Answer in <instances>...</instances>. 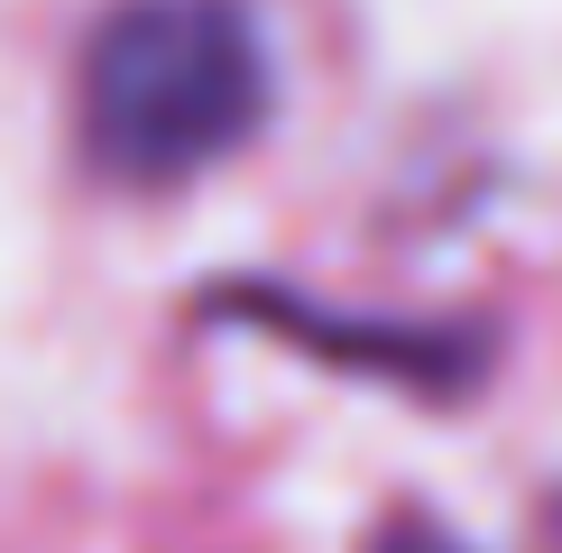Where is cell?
<instances>
[{"mask_svg":"<svg viewBox=\"0 0 562 553\" xmlns=\"http://www.w3.org/2000/svg\"><path fill=\"white\" fill-rule=\"evenodd\" d=\"M277 75L240 0H121L83 46L75 121L111 184H194L268 129Z\"/></svg>","mask_w":562,"mask_h":553,"instance_id":"1","label":"cell"},{"mask_svg":"<svg viewBox=\"0 0 562 553\" xmlns=\"http://www.w3.org/2000/svg\"><path fill=\"white\" fill-rule=\"evenodd\" d=\"M369 553H471V544H461V535H442L434 517H396V526H387V535L369 544Z\"/></svg>","mask_w":562,"mask_h":553,"instance_id":"2","label":"cell"}]
</instances>
